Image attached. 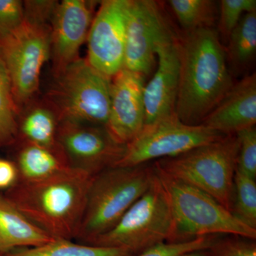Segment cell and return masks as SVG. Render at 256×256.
<instances>
[{"label": "cell", "mask_w": 256, "mask_h": 256, "mask_svg": "<svg viewBox=\"0 0 256 256\" xmlns=\"http://www.w3.org/2000/svg\"><path fill=\"white\" fill-rule=\"evenodd\" d=\"M153 174L148 163L112 166L94 176L76 238L89 244L114 228L149 188Z\"/></svg>", "instance_id": "obj_3"}, {"label": "cell", "mask_w": 256, "mask_h": 256, "mask_svg": "<svg viewBox=\"0 0 256 256\" xmlns=\"http://www.w3.org/2000/svg\"><path fill=\"white\" fill-rule=\"evenodd\" d=\"M256 124V76L254 73L234 84L202 124L224 136H229L255 127Z\"/></svg>", "instance_id": "obj_16"}, {"label": "cell", "mask_w": 256, "mask_h": 256, "mask_svg": "<svg viewBox=\"0 0 256 256\" xmlns=\"http://www.w3.org/2000/svg\"><path fill=\"white\" fill-rule=\"evenodd\" d=\"M18 180V168L11 162L0 160V188H10Z\"/></svg>", "instance_id": "obj_31"}, {"label": "cell", "mask_w": 256, "mask_h": 256, "mask_svg": "<svg viewBox=\"0 0 256 256\" xmlns=\"http://www.w3.org/2000/svg\"><path fill=\"white\" fill-rule=\"evenodd\" d=\"M92 20L89 2L64 0L58 3L50 23V55L55 75L79 58Z\"/></svg>", "instance_id": "obj_14"}, {"label": "cell", "mask_w": 256, "mask_h": 256, "mask_svg": "<svg viewBox=\"0 0 256 256\" xmlns=\"http://www.w3.org/2000/svg\"><path fill=\"white\" fill-rule=\"evenodd\" d=\"M256 11V0H222L220 2L218 36L228 40L230 33L246 13Z\"/></svg>", "instance_id": "obj_26"}, {"label": "cell", "mask_w": 256, "mask_h": 256, "mask_svg": "<svg viewBox=\"0 0 256 256\" xmlns=\"http://www.w3.org/2000/svg\"><path fill=\"white\" fill-rule=\"evenodd\" d=\"M54 239L26 218L8 197L0 194V256L15 249L40 246Z\"/></svg>", "instance_id": "obj_17"}, {"label": "cell", "mask_w": 256, "mask_h": 256, "mask_svg": "<svg viewBox=\"0 0 256 256\" xmlns=\"http://www.w3.org/2000/svg\"><path fill=\"white\" fill-rule=\"evenodd\" d=\"M3 256H134L119 248L76 244L72 240L54 238L40 246L15 249Z\"/></svg>", "instance_id": "obj_20"}, {"label": "cell", "mask_w": 256, "mask_h": 256, "mask_svg": "<svg viewBox=\"0 0 256 256\" xmlns=\"http://www.w3.org/2000/svg\"><path fill=\"white\" fill-rule=\"evenodd\" d=\"M238 149V136L229 134L153 165L208 194L230 212Z\"/></svg>", "instance_id": "obj_5"}, {"label": "cell", "mask_w": 256, "mask_h": 256, "mask_svg": "<svg viewBox=\"0 0 256 256\" xmlns=\"http://www.w3.org/2000/svg\"><path fill=\"white\" fill-rule=\"evenodd\" d=\"M153 166L172 210L174 242L222 234L256 240V229L242 223L213 197Z\"/></svg>", "instance_id": "obj_4"}, {"label": "cell", "mask_w": 256, "mask_h": 256, "mask_svg": "<svg viewBox=\"0 0 256 256\" xmlns=\"http://www.w3.org/2000/svg\"><path fill=\"white\" fill-rule=\"evenodd\" d=\"M208 250H197V252H188L180 256H208Z\"/></svg>", "instance_id": "obj_32"}, {"label": "cell", "mask_w": 256, "mask_h": 256, "mask_svg": "<svg viewBox=\"0 0 256 256\" xmlns=\"http://www.w3.org/2000/svg\"><path fill=\"white\" fill-rule=\"evenodd\" d=\"M24 21L23 3L0 0V41L15 31Z\"/></svg>", "instance_id": "obj_29"}, {"label": "cell", "mask_w": 256, "mask_h": 256, "mask_svg": "<svg viewBox=\"0 0 256 256\" xmlns=\"http://www.w3.org/2000/svg\"><path fill=\"white\" fill-rule=\"evenodd\" d=\"M208 256H256V242L242 237L220 238L208 250Z\"/></svg>", "instance_id": "obj_28"}, {"label": "cell", "mask_w": 256, "mask_h": 256, "mask_svg": "<svg viewBox=\"0 0 256 256\" xmlns=\"http://www.w3.org/2000/svg\"><path fill=\"white\" fill-rule=\"evenodd\" d=\"M146 76L122 68L111 78L110 112L106 128L118 142L127 144L146 124Z\"/></svg>", "instance_id": "obj_13"}, {"label": "cell", "mask_w": 256, "mask_h": 256, "mask_svg": "<svg viewBox=\"0 0 256 256\" xmlns=\"http://www.w3.org/2000/svg\"><path fill=\"white\" fill-rule=\"evenodd\" d=\"M224 136L202 124H184L176 114H172L144 126L126 146L124 158L117 166H134L154 160L172 158Z\"/></svg>", "instance_id": "obj_9"}, {"label": "cell", "mask_w": 256, "mask_h": 256, "mask_svg": "<svg viewBox=\"0 0 256 256\" xmlns=\"http://www.w3.org/2000/svg\"><path fill=\"white\" fill-rule=\"evenodd\" d=\"M94 176L69 168L44 180H18L4 195L50 236L72 240L78 234Z\"/></svg>", "instance_id": "obj_2"}, {"label": "cell", "mask_w": 256, "mask_h": 256, "mask_svg": "<svg viewBox=\"0 0 256 256\" xmlns=\"http://www.w3.org/2000/svg\"><path fill=\"white\" fill-rule=\"evenodd\" d=\"M129 4L130 0L102 1L88 34V62L110 78L124 68Z\"/></svg>", "instance_id": "obj_12"}, {"label": "cell", "mask_w": 256, "mask_h": 256, "mask_svg": "<svg viewBox=\"0 0 256 256\" xmlns=\"http://www.w3.org/2000/svg\"><path fill=\"white\" fill-rule=\"evenodd\" d=\"M180 82L175 114L201 124L234 86L225 48L217 30L200 28L178 37Z\"/></svg>", "instance_id": "obj_1"}, {"label": "cell", "mask_w": 256, "mask_h": 256, "mask_svg": "<svg viewBox=\"0 0 256 256\" xmlns=\"http://www.w3.org/2000/svg\"><path fill=\"white\" fill-rule=\"evenodd\" d=\"M69 168L72 166L60 149H48L25 142L18 153L16 168L18 180L22 181L44 180Z\"/></svg>", "instance_id": "obj_18"}, {"label": "cell", "mask_w": 256, "mask_h": 256, "mask_svg": "<svg viewBox=\"0 0 256 256\" xmlns=\"http://www.w3.org/2000/svg\"><path fill=\"white\" fill-rule=\"evenodd\" d=\"M57 144L70 166L92 176L117 166L126 150L106 126L76 122L58 124Z\"/></svg>", "instance_id": "obj_11"}, {"label": "cell", "mask_w": 256, "mask_h": 256, "mask_svg": "<svg viewBox=\"0 0 256 256\" xmlns=\"http://www.w3.org/2000/svg\"><path fill=\"white\" fill-rule=\"evenodd\" d=\"M239 139L236 170L252 178H256V127L236 134Z\"/></svg>", "instance_id": "obj_27"}, {"label": "cell", "mask_w": 256, "mask_h": 256, "mask_svg": "<svg viewBox=\"0 0 256 256\" xmlns=\"http://www.w3.org/2000/svg\"><path fill=\"white\" fill-rule=\"evenodd\" d=\"M174 216L169 198L154 168L148 190L114 228L89 244L119 248L134 256L156 244L174 242Z\"/></svg>", "instance_id": "obj_7"}, {"label": "cell", "mask_w": 256, "mask_h": 256, "mask_svg": "<svg viewBox=\"0 0 256 256\" xmlns=\"http://www.w3.org/2000/svg\"><path fill=\"white\" fill-rule=\"evenodd\" d=\"M50 56V25L24 20L0 41V58L9 74L18 108L28 104L38 90L42 68Z\"/></svg>", "instance_id": "obj_8"}, {"label": "cell", "mask_w": 256, "mask_h": 256, "mask_svg": "<svg viewBox=\"0 0 256 256\" xmlns=\"http://www.w3.org/2000/svg\"><path fill=\"white\" fill-rule=\"evenodd\" d=\"M58 120L48 106L33 108L25 114L20 131L25 142L52 150H58L57 131Z\"/></svg>", "instance_id": "obj_21"}, {"label": "cell", "mask_w": 256, "mask_h": 256, "mask_svg": "<svg viewBox=\"0 0 256 256\" xmlns=\"http://www.w3.org/2000/svg\"><path fill=\"white\" fill-rule=\"evenodd\" d=\"M225 48L227 62L235 72L247 68L256 52V11L246 13L234 28Z\"/></svg>", "instance_id": "obj_19"}, {"label": "cell", "mask_w": 256, "mask_h": 256, "mask_svg": "<svg viewBox=\"0 0 256 256\" xmlns=\"http://www.w3.org/2000/svg\"><path fill=\"white\" fill-rule=\"evenodd\" d=\"M230 212L242 223L256 230V180L238 170L234 176Z\"/></svg>", "instance_id": "obj_24"}, {"label": "cell", "mask_w": 256, "mask_h": 256, "mask_svg": "<svg viewBox=\"0 0 256 256\" xmlns=\"http://www.w3.org/2000/svg\"><path fill=\"white\" fill-rule=\"evenodd\" d=\"M156 55V73L144 88V126L175 114L180 82L178 36L160 43Z\"/></svg>", "instance_id": "obj_15"}, {"label": "cell", "mask_w": 256, "mask_h": 256, "mask_svg": "<svg viewBox=\"0 0 256 256\" xmlns=\"http://www.w3.org/2000/svg\"><path fill=\"white\" fill-rule=\"evenodd\" d=\"M218 236L198 237L182 242H161L134 256H180L197 250H208L220 239Z\"/></svg>", "instance_id": "obj_25"}, {"label": "cell", "mask_w": 256, "mask_h": 256, "mask_svg": "<svg viewBox=\"0 0 256 256\" xmlns=\"http://www.w3.org/2000/svg\"><path fill=\"white\" fill-rule=\"evenodd\" d=\"M111 78L79 57L55 75L46 105L62 122L106 126L110 112Z\"/></svg>", "instance_id": "obj_6"}, {"label": "cell", "mask_w": 256, "mask_h": 256, "mask_svg": "<svg viewBox=\"0 0 256 256\" xmlns=\"http://www.w3.org/2000/svg\"><path fill=\"white\" fill-rule=\"evenodd\" d=\"M58 4L56 1H25L23 3L24 20L50 26Z\"/></svg>", "instance_id": "obj_30"}, {"label": "cell", "mask_w": 256, "mask_h": 256, "mask_svg": "<svg viewBox=\"0 0 256 256\" xmlns=\"http://www.w3.org/2000/svg\"><path fill=\"white\" fill-rule=\"evenodd\" d=\"M176 37L156 1L130 0L124 68L150 75L156 64L158 45Z\"/></svg>", "instance_id": "obj_10"}, {"label": "cell", "mask_w": 256, "mask_h": 256, "mask_svg": "<svg viewBox=\"0 0 256 256\" xmlns=\"http://www.w3.org/2000/svg\"><path fill=\"white\" fill-rule=\"evenodd\" d=\"M169 4L185 32L214 28L217 8L212 0H170Z\"/></svg>", "instance_id": "obj_22"}, {"label": "cell", "mask_w": 256, "mask_h": 256, "mask_svg": "<svg viewBox=\"0 0 256 256\" xmlns=\"http://www.w3.org/2000/svg\"><path fill=\"white\" fill-rule=\"evenodd\" d=\"M18 110L9 74L0 58V146H10L16 140Z\"/></svg>", "instance_id": "obj_23"}]
</instances>
